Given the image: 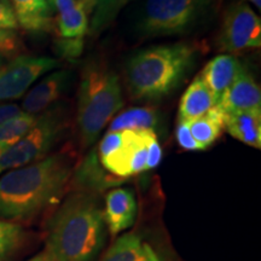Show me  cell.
<instances>
[{
  "label": "cell",
  "instance_id": "9c48e42d",
  "mask_svg": "<svg viewBox=\"0 0 261 261\" xmlns=\"http://www.w3.org/2000/svg\"><path fill=\"white\" fill-rule=\"evenodd\" d=\"M58 62L50 57L19 56L0 67V102L22 97L39 77L55 69Z\"/></svg>",
  "mask_w": 261,
  "mask_h": 261
},
{
  "label": "cell",
  "instance_id": "8992f818",
  "mask_svg": "<svg viewBox=\"0 0 261 261\" xmlns=\"http://www.w3.org/2000/svg\"><path fill=\"white\" fill-rule=\"evenodd\" d=\"M64 127L65 120L61 110H51L38 117L27 135L0 155V175L46 158Z\"/></svg>",
  "mask_w": 261,
  "mask_h": 261
},
{
  "label": "cell",
  "instance_id": "4dcf8cb0",
  "mask_svg": "<svg viewBox=\"0 0 261 261\" xmlns=\"http://www.w3.org/2000/svg\"><path fill=\"white\" fill-rule=\"evenodd\" d=\"M47 2L48 4H51L57 10L58 14H61V12H64L70 8H73L76 0H47Z\"/></svg>",
  "mask_w": 261,
  "mask_h": 261
},
{
  "label": "cell",
  "instance_id": "cb8c5ba5",
  "mask_svg": "<svg viewBox=\"0 0 261 261\" xmlns=\"http://www.w3.org/2000/svg\"><path fill=\"white\" fill-rule=\"evenodd\" d=\"M128 0H97L90 24L91 34L97 35L116 17L117 12Z\"/></svg>",
  "mask_w": 261,
  "mask_h": 261
},
{
  "label": "cell",
  "instance_id": "83f0119b",
  "mask_svg": "<svg viewBox=\"0 0 261 261\" xmlns=\"http://www.w3.org/2000/svg\"><path fill=\"white\" fill-rule=\"evenodd\" d=\"M162 160V149L159 144L158 136H154L150 139L148 144V159H146V171L154 169L161 163Z\"/></svg>",
  "mask_w": 261,
  "mask_h": 261
},
{
  "label": "cell",
  "instance_id": "9a60e30c",
  "mask_svg": "<svg viewBox=\"0 0 261 261\" xmlns=\"http://www.w3.org/2000/svg\"><path fill=\"white\" fill-rule=\"evenodd\" d=\"M18 24L27 31H50L54 19L47 0H11Z\"/></svg>",
  "mask_w": 261,
  "mask_h": 261
},
{
  "label": "cell",
  "instance_id": "4fadbf2b",
  "mask_svg": "<svg viewBox=\"0 0 261 261\" xmlns=\"http://www.w3.org/2000/svg\"><path fill=\"white\" fill-rule=\"evenodd\" d=\"M70 73L68 70H57L44 77L29 91L23 99V110L27 114H35L46 110L61 98L69 85Z\"/></svg>",
  "mask_w": 261,
  "mask_h": 261
},
{
  "label": "cell",
  "instance_id": "7a4b0ae2",
  "mask_svg": "<svg viewBox=\"0 0 261 261\" xmlns=\"http://www.w3.org/2000/svg\"><path fill=\"white\" fill-rule=\"evenodd\" d=\"M106 240V221L91 192L70 195L55 213L46 240L54 261H93Z\"/></svg>",
  "mask_w": 261,
  "mask_h": 261
},
{
  "label": "cell",
  "instance_id": "1f68e13d",
  "mask_svg": "<svg viewBox=\"0 0 261 261\" xmlns=\"http://www.w3.org/2000/svg\"><path fill=\"white\" fill-rule=\"evenodd\" d=\"M28 261H54L50 257V255H48V254L45 252H41V253H39L38 255H35L34 257H32V259H29Z\"/></svg>",
  "mask_w": 261,
  "mask_h": 261
},
{
  "label": "cell",
  "instance_id": "836d02e7",
  "mask_svg": "<svg viewBox=\"0 0 261 261\" xmlns=\"http://www.w3.org/2000/svg\"><path fill=\"white\" fill-rule=\"evenodd\" d=\"M5 150H6V148H5V146L0 145V155H2V154H3V152H4V151H5Z\"/></svg>",
  "mask_w": 261,
  "mask_h": 261
},
{
  "label": "cell",
  "instance_id": "277c9868",
  "mask_svg": "<svg viewBox=\"0 0 261 261\" xmlns=\"http://www.w3.org/2000/svg\"><path fill=\"white\" fill-rule=\"evenodd\" d=\"M122 106V90L117 74L103 64L87 65L77 92L76 125L81 145L93 144Z\"/></svg>",
  "mask_w": 261,
  "mask_h": 261
},
{
  "label": "cell",
  "instance_id": "e0dca14e",
  "mask_svg": "<svg viewBox=\"0 0 261 261\" xmlns=\"http://www.w3.org/2000/svg\"><path fill=\"white\" fill-rule=\"evenodd\" d=\"M214 106L217 104L213 94L201 77L197 76L182 93L179 104V119L184 121L197 119L205 115Z\"/></svg>",
  "mask_w": 261,
  "mask_h": 261
},
{
  "label": "cell",
  "instance_id": "8fae6325",
  "mask_svg": "<svg viewBox=\"0 0 261 261\" xmlns=\"http://www.w3.org/2000/svg\"><path fill=\"white\" fill-rule=\"evenodd\" d=\"M103 215L112 234H117L132 226L137 215V202L133 191L125 188L110 190L107 194Z\"/></svg>",
  "mask_w": 261,
  "mask_h": 261
},
{
  "label": "cell",
  "instance_id": "d6a6232c",
  "mask_svg": "<svg viewBox=\"0 0 261 261\" xmlns=\"http://www.w3.org/2000/svg\"><path fill=\"white\" fill-rule=\"evenodd\" d=\"M248 2H250V3H252V4L255 5L257 9L261 8V0H248Z\"/></svg>",
  "mask_w": 261,
  "mask_h": 261
},
{
  "label": "cell",
  "instance_id": "52a82bcc",
  "mask_svg": "<svg viewBox=\"0 0 261 261\" xmlns=\"http://www.w3.org/2000/svg\"><path fill=\"white\" fill-rule=\"evenodd\" d=\"M261 46V19L246 3H233L224 14L219 35V48L237 52Z\"/></svg>",
  "mask_w": 261,
  "mask_h": 261
},
{
  "label": "cell",
  "instance_id": "3957f363",
  "mask_svg": "<svg viewBox=\"0 0 261 261\" xmlns=\"http://www.w3.org/2000/svg\"><path fill=\"white\" fill-rule=\"evenodd\" d=\"M197 48L194 45H160L135 55L126 67L130 97L155 102L167 97L182 83L194 67Z\"/></svg>",
  "mask_w": 261,
  "mask_h": 261
},
{
  "label": "cell",
  "instance_id": "30bf717a",
  "mask_svg": "<svg viewBox=\"0 0 261 261\" xmlns=\"http://www.w3.org/2000/svg\"><path fill=\"white\" fill-rule=\"evenodd\" d=\"M218 106H220L226 114L244 110H261L260 86L244 65Z\"/></svg>",
  "mask_w": 261,
  "mask_h": 261
},
{
  "label": "cell",
  "instance_id": "ac0fdd59",
  "mask_svg": "<svg viewBox=\"0 0 261 261\" xmlns=\"http://www.w3.org/2000/svg\"><path fill=\"white\" fill-rule=\"evenodd\" d=\"M97 0H76L73 8L58 14L56 24L61 37L83 38L89 31V16L93 12Z\"/></svg>",
  "mask_w": 261,
  "mask_h": 261
},
{
  "label": "cell",
  "instance_id": "2e32d148",
  "mask_svg": "<svg viewBox=\"0 0 261 261\" xmlns=\"http://www.w3.org/2000/svg\"><path fill=\"white\" fill-rule=\"evenodd\" d=\"M100 261H161L155 250L137 233L123 234Z\"/></svg>",
  "mask_w": 261,
  "mask_h": 261
},
{
  "label": "cell",
  "instance_id": "5bb4252c",
  "mask_svg": "<svg viewBox=\"0 0 261 261\" xmlns=\"http://www.w3.org/2000/svg\"><path fill=\"white\" fill-rule=\"evenodd\" d=\"M225 128L244 144L261 148V110H244L227 114Z\"/></svg>",
  "mask_w": 261,
  "mask_h": 261
},
{
  "label": "cell",
  "instance_id": "603a6c76",
  "mask_svg": "<svg viewBox=\"0 0 261 261\" xmlns=\"http://www.w3.org/2000/svg\"><path fill=\"white\" fill-rule=\"evenodd\" d=\"M25 240L23 227L17 223L0 219V261L11 256Z\"/></svg>",
  "mask_w": 261,
  "mask_h": 261
},
{
  "label": "cell",
  "instance_id": "7c38bea8",
  "mask_svg": "<svg viewBox=\"0 0 261 261\" xmlns=\"http://www.w3.org/2000/svg\"><path fill=\"white\" fill-rule=\"evenodd\" d=\"M243 65L233 55H219L205 64L200 77L213 94L215 104H219Z\"/></svg>",
  "mask_w": 261,
  "mask_h": 261
},
{
  "label": "cell",
  "instance_id": "484cf974",
  "mask_svg": "<svg viewBox=\"0 0 261 261\" xmlns=\"http://www.w3.org/2000/svg\"><path fill=\"white\" fill-rule=\"evenodd\" d=\"M57 51L62 57L73 60V58L79 57L84 50V39L83 38H73L65 39L57 41Z\"/></svg>",
  "mask_w": 261,
  "mask_h": 261
},
{
  "label": "cell",
  "instance_id": "f1b7e54d",
  "mask_svg": "<svg viewBox=\"0 0 261 261\" xmlns=\"http://www.w3.org/2000/svg\"><path fill=\"white\" fill-rule=\"evenodd\" d=\"M17 47V37L12 31L0 29V52H11Z\"/></svg>",
  "mask_w": 261,
  "mask_h": 261
},
{
  "label": "cell",
  "instance_id": "7402d4cb",
  "mask_svg": "<svg viewBox=\"0 0 261 261\" xmlns=\"http://www.w3.org/2000/svg\"><path fill=\"white\" fill-rule=\"evenodd\" d=\"M187 122L194 139L203 150L208 149L212 144H214L215 140L223 135L225 129L223 126H220L219 123L212 120L207 114Z\"/></svg>",
  "mask_w": 261,
  "mask_h": 261
},
{
  "label": "cell",
  "instance_id": "5b68a950",
  "mask_svg": "<svg viewBox=\"0 0 261 261\" xmlns=\"http://www.w3.org/2000/svg\"><path fill=\"white\" fill-rule=\"evenodd\" d=\"M213 0H146L138 24L143 38L189 33L207 15Z\"/></svg>",
  "mask_w": 261,
  "mask_h": 261
},
{
  "label": "cell",
  "instance_id": "d4e9b609",
  "mask_svg": "<svg viewBox=\"0 0 261 261\" xmlns=\"http://www.w3.org/2000/svg\"><path fill=\"white\" fill-rule=\"evenodd\" d=\"M175 138L181 149L188 150V151H202L203 150L194 139L190 129H189L188 122L184 120H178L177 127H175Z\"/></svg>",
  "mask_w": 261,
  "mask_h": 261
},
{
  "label": "cell",
  "instance_id": "6da1fadb",
  "mask_svg": "<svg viewBox=\"0 0 261 261\" xmlns=\"http://www.w3.org/2000/svg\"><path fill=\"white\" fill-rule=\"evenodd\" d=\"M74 174V155L57 152L0 177V219L28 221L63 196Z\"/></svg>",
  "mask_w": 261,
  "mask_h": 261
},
{
  "label": "cell",
  "instance_id": "d6986e66",
  "mask_svg": "<svg viewBox=\"0 0 261 261\" xmlns=\"http://www.w3.org/2000/svg\"><path fill=\"white\" fill-rule=\"evenodd\" d=\"M75 181L80 185L85 192L93 190H104L112 185L119 184L122 181V178L115 175H107L103 171V166L100 165L97 152L93 151L85 159L81 167L75 173Z\"/></svg>",
  "mask_w": 261,
  "mask_h": 261
},
{
  "label": "cell",
  "instance_id": "ba28073f",
  "mask_svg": "<svg viewBox=\"0 0 261 261\" xmlns=\"http://www.w3.org/2000/svg\"><path fill=\"white\" fill-rule=\"evenodd\" d=\"M121 132L122 144L120 148L99 162L110 174L128 178L146 171L148 144L156 133L151 129H126Z\"/></svg>",
  "mask_w": 261,
  "mask_h": 261
},
{
  "label": "cell",
  "instance_id": "f546056e",
  "mask_svg": "<svg viewBox=\"0 0 261 261\" xmlns=\"http://www.w3.org/2000/svg\"><path fill=\"white\" fill-rule=\"evenodd\" d=\"M24 112L16 104H4L0 106V125L15 117L21 116Z\"/></svg>",
  "mask_w": 261,
  "mask_h": 261
},
{
  "label": "cell",
  "instance_id": "44dd1931",
  "mask_svg": "<svg viewBox=\"0 0 261 261\" xmlns=\"http://www.w3.org/2000/svg\"><path fill=\"white\" fill-rule=\"evenodd\" d=\"M38 121V117L23 113L21 116L9 120L0 125V145L6 149L23 138Z\"/></svg>",
  "mask_w": 261,
  "mask_h": 261
},
{
  "label": "cell",
  "instance_id": "4316f807",
  "mask_svg": "<svg viewBox=\"0 0 261 261\" xmlns=\"http://www.w3.org/2000/svg\"><path fill=\"white\" fill-rule=\"evenodd\" d=\"M17 27L18 22L10 0H0V29L12 31Z\"/></svg>",
  "mask_w": 261,
  "mask_h": 261
},
{
  "label": "cell",
  "instance_id": "e575fe53",
  "mask_svg": "<svg viewBox=\"0 0 261 261\" xmlns=\"http://www.w3.org/2000/svg\"><path fill=\"white\" fill-rule=\"evenodd\" d=\"M3 64V56H2V52H0V67H2Z\"/></svg>",
  "mask_w": 261,
  "mask_h": 261
},
{
  "label": "cell",
  "instance_id": "ffe728a7",
  "mask_svg": "<svg viewBox=\"0 0 261 261\" xmlns=\"http://www.w3.org/2000/svg\"><path fill=\"white\" fill-rule=\"evenodd\" d=\"M160 123L159 112L154 108L140 107L130 108L119 116H116L110 123L108 132H119V130H154Z\"/></svg>",
  "mask_w": 261,
  "mask_h": 261
}]
</instances>
